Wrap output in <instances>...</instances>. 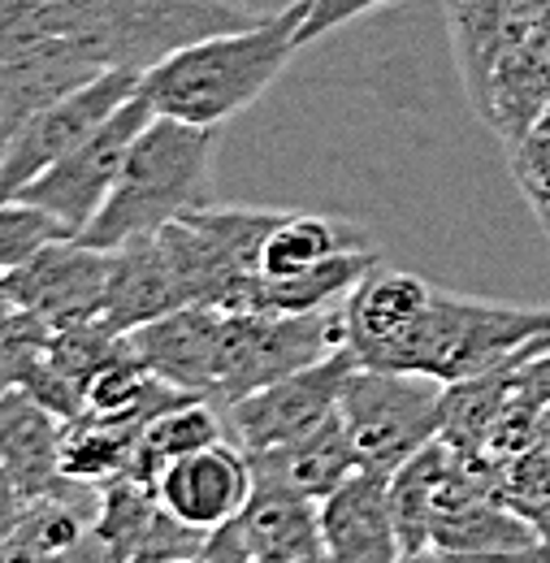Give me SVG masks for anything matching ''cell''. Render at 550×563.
<instances>
[{
	"instance_id": "cell-19",
	"label": "cell",
	"mask_w": 550,
	"mask_h": 563,
	"mask_svg": "<svg viewBox=\"0 0 550 563\" xmlns=\"http://www.w3.org/2000/svg\"><path fill=\"white\" fill-rule=\"evenodd\" d=\"M100 507V486H74L62 494H35L22 507L18 529L0 547V560H78Z\"/></svg>"
},
{
	"instance_id": "cell-14",
	"label": "cell",
	"mask_w": 550,
	"mask_h": 563,
	"mask_svg": "<svg viewBox=\"0 0 550 563\" xmlns=\"http://www.w3.org/2000/svg\"><path fill=\"white\" fill-rule=\"evenodd\" d=\"M152 490L183 525L212 533L243 511V503L256 490V468L239 442L221 438V442H208L200 451L174 460L152 482Z\"/></svg>"
},
{
	"instance_id": "cell-31",
	"label": "cell",
	"mask_w": 550,
	"mask_h": 563,
	"mask_svg": "<svg viewBox=\"0 0 550 563\" xmlns=\"http://www.w3.org/2000/svg\"><path fill=\"white\" fill-rule=\"evenodd\" d=\"M4 312H13V303H9V290H4V274H0V317Z\"/></svg>"
},
{
	"instance_id": "cell-11",
	"label": "cell",
	"mask_w": 550,
	"mask_h": 563,
	"mask_svg": "<svg viewBox=\"0 0 550 563\" xmlns=\"http://www.w3.org/2000/svg\"><path fill=\"white\" fill-rule=\"evenodd\" d=\"M113 282V252L82 243L78 234H66L48 247H40L26 265L4 274L9 303L40 317L48 330H66L78 321L105 317Z\"/></svg>"
},
{
	"instance_id": "cell-18",
	"label": "cell",
	"mask_w": 550,
	"mask_h": 563,
	"mask_svg": "<svg viewBox=\"0 0 550 563\" xmlns=\"http://www.w3.org/2000/svg\"><path fill=\"white\" fill-rule=\"evenodd\" d=\"M62 433L66 421L48 412L40 399H31L22 386L0 390V464L26 498L82 486L62 473Z\"/></svg>"
},
{
	"instance_id": "cell-4",
	"label": "cell",
	"mask_w": 550,
	"mask_h": 563,
	"mask_svg": "<svg viewBox=\"0 0 550 563\" xmlns=\"http://www.w3.org/2000/svg\"><path fill=\"white\" fill-rule=\"evenodd\" d=\"M542 347H550V308H520L433 286L408 373H429L442 386H455Z\"/></svg>"
},
{
	"instance_id": "cell-27",
	"label": "cell",
	"mask_w": 550,
	"mask_h": 563,
	"mask_svg": "<svg viewBox=\"0 0 550 563\" xmlns=\"http://www.w3.org/2000/svg\"><path fill=\"white\" fill-rule=\"evenodd\" d=\"M66 234V225L44 209H35L26 200H0V274L26 265L40 247H48Z\"/></svg>"
},
{
	"instance_id": "cell-10",
	"label": "cell",
	"mask_w": 550,
	"mask_h": 563,
	"mask_svg": "<svg viewBox=\"0 0 550 563\" xmlns=\"http://www.w3.org/2000/svg\"><path fill=\"white\" fill-rule=\"evenodd\" d=\"M139 82L143 70H105L53 100L44 113H35L31 126L13 140L9 156L0 161V200H13L48 165H57L69 147H78L96 126H105L131 96H139Z\"/></svg>"
},
{
	"instance_id": "cell-8",
	"label": "cell",
	"mask_w": 550,
	"mask_h": 563,
	"mask_svg": "<svg viewBox=\"0 0 550 563\" xmlns=\"http://www.w3.org/2000/svg\"><path fill=\"white\" fill-rule=\"evenodd\" d=\"M351 368H355V355L339 347V352H330L308 368H295V373L277 377L270 386L234 399L230 408H221L226 412V438L239 442L248 455L290 446L295 438L312 433L317 424H326L339 412Z\"/></svg>"
},
{
	"instance_id": "cell-6",
	"label": "cell",
	"mask_w": 550,
	"mask_h": 563,
	"mask_svg": "<svg viewBox=\"0 0 550 563\" xmlns=\"http://www.w3.org/2000/svg\"><path fill=\"white\" fill-rule=\"evenodd\" d=\"M343 347L339 308L326 312H226L221 321V395L217 408L308 368Z\"/></svg>"
},
{
	"instance_id": "cell-30",
	"label": "cell",
	"mask_w": 550,
	"mask_h": 563,
	"mask_svg": "<svg viewBox=\"0 0 550 563\" xmlns=\"http://www.w3.org/2000/svg\"><path fill=\"white\" fill-rule=\"evenodd\" d=\"M22 507H26V494H22V486L9 477V468L0 464V547H4V542H9V533L18 529Z\"/></svg>"
},
{
	"instance_id": "cell-29",
	"label": "cell",
	"mask_w": 550,
	"mask_h": 563,
	"mask_svg": "<svg viewBox=\"0 0 550 563\" xmlns=\"http://www.w3.org/2000/svg\"><path fill=\"white\" fill-rule=\"evenodd\" d=\"M377 4H386V0H308V18L299 26V44H317L321 35H330L346 22L373 13Z\"/></svg>"
},
{
	"instance_id": "cell-24",
	"label": "cell",
	"mask_w": 550,
	"mask_h": 563,
	"mask_svg": "<svg viewBox=\"0 0 550 563\" xmlns=\"http://www.w3.org/2000/svg\"><path fill=\"white\" fill-rule=\"evenodd\" d=\"M221 438H226V412L212 399H196V395L191 399H178V404L161 408L152 421L143 424L131 477L152 486L174 460L200 451L208 442H221Z\"/></svg>"
},
{
	"instance_id": "cell-26",
	"label": "cell",
	"mask_w": 550,
	"mask_h": 563,
	"mask_svg": "<svg viewBox=\"0 0 550 563\" xmlns=\"http://www.w3.org/2000/svg\"><path fill=\"white\" fill-rule=\"evenodd\" d=\"M507 165L529 212L538 217L542 234L550 239V109L507 147Z\"/></svg>"
},
{
	"instance_id": "cell-16",
	"label": "cell",
	"mask_w": 550,
	"mask_h": 563,
	"mask_svg": "<svg viewBox=\"0 0 550 563\" xmlns=\"http://www.w3.org/2000/svg\"><path fill=\"white\" fill-rule=\"evenodd\" d=\"M326 560L334 563H395L399 538L391 516V473L355 468L334 494L317 503Z\"/></svg>"
},
{
	"instance_id": "cell-12",
	"label": "cell",
	"mask_w": 550,
	"mask_h": 563,
	"mask_svg": "<svg viewBox=\"0 0 550 563\" xmlns=\"http://www.w3.org/2000/svg\"><path fill=\"white\" fill-rule=\"evenodd\" d=\"M208 533L183 525L147 482L118 477L100 486V507L78 560H118V563H161V560H200Z\"/></svg>"
},
{
	"instance_id": "cell-28",
	"label": "cell",
	"mask_w": 550,
	"mask_h": 563,
	"mask_svg": "<svg viewBox=\"0 0 550 563\" xmlns=\"http://www.w3.org/2000/svg\"><path fill=\"white\" fill-rule=\"evenodd\" d=\"M53 0H0V62L40 44Z\"/></svg>"
},
{
	"instance_id": "cell-9",
	"label": "cell",
	"mask_w": 550,
	"mask_h": 563,
	"mask_svg": "<svg viewBox=\"0 0 550 563\" xmlns=\"http://www.w3.org/2000/svg\"><path fill=\"white\" fill-rule=\"evenodd\" d=\"M208 563H308L326 560L317 498L299 494L295 486L277 482L270 473H256V490L243 503V511L212 529L200 551Z\"/></svg>"
},
{
	"instance_id": "cell-3",
	"label": "cell",
	"mask_w": 550,
	"mask_h": 563,
	"mask_svg": "<svg viewBox=\"0 0 550 563\" xmlns=\"http://www.w3.org/2000/svg\"><path fill=\"white\" fill-rule=\"evenodd\" d=\"M256 18L243 0H53L40 44L66 40L100 70H152L169 53Z\"/></svg>"
},
{
	"instance_id": "cell-1",
	"label": "cell",
	"mask_w": 550,
	"mask_h": 563,
	"mask_svg": "<svg viewBox=\"0 0 550 563\" xmlns=\"http://www.w3.org/2000/svg\"><path fill=\"white\" fill-rule=\"evenodd\" d=\"M304 18L308 0H290L274 13H261L252 26L205 35L143 70L139 91L156 113L217 131L221 122L256 104L286 70V62L304 48Z\"/></svg>"
},
{
	"instance_id": "cell-13",
	"label": "cell",
	"mask_w": 550,
	"mask_h": 563,
	"mask_svg": "<svg viewBox=\"0 0 550 563\" xmlns=\"http://www.w3.org/2000/svg\"><path fill=\"white\" fill-rule=\"evenodd\" d=\"M433 282L377 265L339 303L343 347L364 368H408L416 330L429 312Z\"/></svg>"
},
{
	"instance_id": "cell-5",
	"label": "cell",
	"mask_w": 550,
	"mask_h": 563,
	"mask_svg": "<svg viewBox=\"0 0 550 563\" xmlns=\"http://www.w3.org/2000/svg\"><path fill=\"white\" fill-rule=\"evenodd\" d=\"M442 395L447 386L429 373L355 364L343 386L339 417L355 442L360 468L395 473L416 451H425L442 433Z\"/></svg>"
},
{
	"instance_id": "cell-2",
	"label": "cell",
	"mask_w": 550,
	"mask_h": 563,
	"mask_svg": "<svg viewBox=\"0 0 550 563\" xmlns=\"http://www.w3.org/2000/svg\"><path fill=\"white\" fill-rule=\"evenodd\" d=\"M212 147H217L212 126H191L156 113L131 143L109 200L78 239L91 247L118 252L143 234H156L161 225L178 221L183 212L212 205L217 200Z\"/></svg>"
},
{
	"instance_id": "cell-20",
	"label": "cell",
	"mask_w": 550,
	"mask_h": 563,
	"mask_svg": "<svg viewBox=\"0 0 550 563\" xmlns=\"http://www.w3.org/2000/svg\"><path fill=\"white\" fill-rule=\"evenodd\" d=\"M174 308H187L183 295H178V282L169 274L161 247L152 234H143L135 243L118 247L113 252V282H109V303H105V325L118 330V334H131L139 325L174 312Z\"/></svg>"
},
{
	"instance_id": "cell-15",
	"label": "cell",
	"mask_w": 550,
	"mask_h": 563,
	"mask_svg": "<svg viewBox=\"0 0 550 563\" xmlns=\"http://www.w3.org/2000/svg\"><path fill=\"white\" fill-rule=\"evenodd\" d=\"M221 321L226 308L212 303H187L174 308L147 325L131 330V352L169 386L212 399L221 395Z\"/></svg>"
},
{
	"instance_id": "cell-22",
	"label": "cell",
	"mask_w": 550,
	"mask_h": 563,
	"mask_svg": "<svg viewBox=\"0 0 550 563\" xmlns=\"http://www.w3.org/2000/svg\"><path fill=\"white\" fill-rule=\"evenodd\" d=\"M152 417L139 412H91L82 408L62 433V473L87 486H105L118 477H131L135 446L143 424Z\"/></svg>"
},
{
	"instance_id": "cell-25",
	"label": "cell",
	"mask_w": 550,
	"mask_h": 563,
	"mask_svg": "<svg viewBox=\"0 0 550 563\" xmlns=\"http://www.w3.org/2000/svg\"><path fill=\"white\" fill-rule=\"evenodd\" d=\"M451 460V446L433 438L425 451H416L404 468L391 473V516L399 538V560H425L429 555V525H433V490Z\"/></svg>"
},
{
	"instance_id": "cell-23",
	"label": "cell",
	"mask_w": 550,
	"mask_h": 563,
	"mask_svg": "<svg viewBox=\"0 0 550 563\" xmlns=\"http://www.w3.org/2000/svg\"><path fill=\"white\" fill-rule=\"evenodd\" d=\"M351 247H373V239L343 217H321V212H282L274 230L261 243V269L256 278H295L339 252Z\"/></svg>"
},
{
	"instance_id": "cell-21",
	"label": "cell",
	"mask_w": 550,
	"mask_h": 563,
	"mask_svg": "<svg viewBox=\"0 0 550 563\" xmlns=\"http://www.w3.org/2000/svg\"><path fill=\"white\" fill-rule=\"evenodd\" d=\"M252 468L256 473H270L277 482L295 486L308 498H326L343 486L346 477L360 468V455H355V442L346 433L343 417L334 412L326 424H317L312 433L295 438L290 446H277V451H256L252 455Z\"/></svg>"
},
{
	"instance_id": "cell-17",
	"label": "cell",
	"mask_w": 550,
	"mask_h": 563,
	"mask_svg": "<svg viewBox=\"0 0 550 563\" xmlns=\"http://www.w3.org/2000/svg\"><path fill=\"white\" fill-rule=\"evenodd\" d=\"M105 74L96 62H87L66 40L35 44L18 57L0 62V161L9 156L13 140L31 126L35 113H44L53 100L82 87L87 78Z\"/></svg>"
},
{
	"instance_id": "cell-7",
	"label": "cell",
	"mask_w": 550,
	"mask_h": 563,
	"mask_svg": "<svg viewBox=\"0 0 550 563\" xmlns=\"http://www.w3.org/2000/svg\"><path fill=\"white\" fill-rule=\"evenodd\" d=\"M152 118H156V109L147 104V96L143 91L131 96L105 126H96L78 147H69L57 165H48L13 200H26V205L44 209L48 217H57L69 234H82L91 225V217L100 212V205L109 200L131 143L139 140V131Z\"/></svg>"
}]
</instances>
